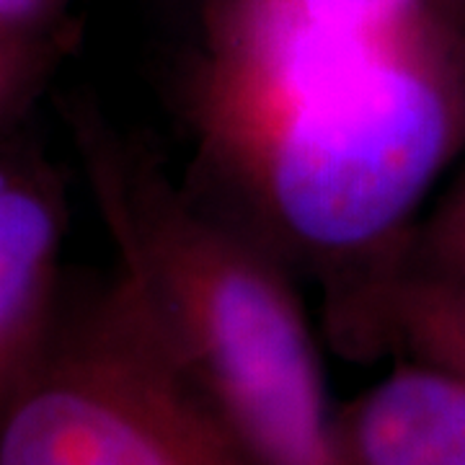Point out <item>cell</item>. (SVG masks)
I'll return each mask as SVG.
<instances>
[{"instance_id": "obj_2", "label": "cell", "mask_w": 465, "mask_h": 465, "mask_svg": "<svg viewBox=\"0 0 465 465\" xmlns=\"http://www.w3.org/2000/svg\"><path fill=\"white\" fill-rule=\"evenodd\" d=\"M73 133L124 277L259 465H333L318 351L282 259L96 109Z\"/></svg>"}, {"instance_id": "obj_1", "label": "cell", "mask_w": 465, "mask_h": 465, "mask_svg": "<svg viewBox=\"0 0 465 465\" xmlns=\"http://www.w3.org/2000/svg\"><path fill=\"white\" fill-rule=\"evenodd\" d=\"M204 168L280 259L313 266L333 321L399 262L411 217L465 150V32L430 11L388 42L194 127Z\"/></svg>"}, {"instance_id": "obj_6", "label": "cell", "mask_w": 465, "mask_h": 465, "mask_svg": "<svg viewBox=\"0 0 465 465\" xmlns=\"http://www.w3.org/2000/svg\"><path fill=\"white\" fill-rule=\"evenodd\" d=\"M336 336L347 349L396 341L465 382V274L396 262L354 302Z\"/></svg>"}, {"instance_id": "obj_10", "label": "cell", "mask_w": 465, "mask_h": 465, "mask_svg": "<svg viewBox=\"0 0 465 465\" xmlns=\"http://www.w3.org/2000/svg\"><path fill=\"white\" fill-rule=\"evenodd\" d=\"M430 3H432L434 11L445 18L448 24L465 32V0H430Z\"/></svg>"}, {"instance_id": "obj_9", "label": "cell", "mask_w": 465, "mask_h": 465, "mask_svg": "<svg viewBox=\"0 0 465 465\" xmlns=\"http://www.w3.org/2000/svg\"><path fill=\"white\" fill-rule=\"evenodd\" d=\"M67 3L70 0H0V34L57 32Z\"/></svg>"}, {"instance_id": "obj_5", "label": "cell", "mask_w": 465, "mask_h": 465, "mask_svg": "<svg viewBox=\"0 0 465 465\" xmlns=\"http://www.w3.org/2000/svg\"><path fill=\"white\" fill-rule=\"evenodd\" d=\"M333 465H465V382L409 362L333 416Z\"/></svg>"}, {"instance_id": "obj_8", "label": "cell", "mask_w": 465, "mask_h": 465, "mask_svg": "<svg viewBox=\"0 0 465 465\" xmlns=\"http://www.w3.org/2000/svg\"><path fill=\"white\" fill-rule=\"evenodd\" d=\"M401 264L465 274V166L432 215L414 228Z\"/></svg>"}, {"instance_id": "obj_3", "label": "cell", "mask_w": 465, "mask_h": 465, "mask_svg": "<svg viewBox=\"0 0 465 465\" xmlns=\"http://www.w3.org/2000/svg\"><path fill=\"white\" fill-rule=\"evenodd\" d=\"M0 465H259L116 269L65 302L0 414Z\"/></svg>"}, {"instance_id": "obj_4", "label": "cell", "mask_w": 465, "mask_h": 465, "mask_svg": "<svg viewBox=\"0 0 465 465\" xmlns=\"http://www.w3.org/2000/svg\"><path fill=\"white\" fill-rule=\"evenodd\" d=\"M65 189L36 153L0 145V414L63 313Z\"/></svg>"}, {"instance_id": "obj_7", "label": "cell", "mask_w": 465, "mask_h": 465, "mask_svg": "<svg viewBox=\"0 0 465 465\" xmlns=\"http://www.w3.org/2000/svg\"><path fill=\"white\" fill-rule=\"evenodd\" d=\"M60 34H0V133L32 106L60 60Z\"/></svg>"}]
</instances>
